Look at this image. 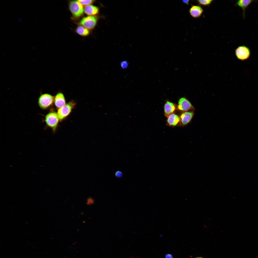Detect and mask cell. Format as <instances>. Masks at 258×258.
Returning <instances> with one entry per match:
<instances>
[{
	"mask_svg": "<svg viewBox=\"0 0 258 258\" xmlns=\"http://www.w3.org/2000/svg\"><path fill=\"white\" fill-rule=\"evenodd\" d=\"M69 8L73 16L75 19H78L83 15L84 8L83 5L78 0L70 1Z\"/></svg>",
	"mask_w": 258,
	"mask_h": 258,
	"instance_id": "1",
	"label": "cell"
},
{
	"mask_svg": "<svg viewBox=\"0 0 258 258\" xmlns=\"http://www.w3.org/2000/svg\"><path fill=\"white\" fill-rule=\"evenodd\" d=\"M54 97L50 94H43L38 99V104L41 108L46 109L52 105L54 101Z\"/></svg>",
	"mask_w": 258,
	"mask_h": 258,
	"instance_id": "2",
	"label": "cell"
},
{
	"mask_svg": "<svg viewBox=\"0 0 258 258\" xmlns=\"http://www.w3.org/2000/svg\"><path fill=\"white\" fill-rule=\"evenodd\" d=\"M75 105L74 102H70L59 108L58 110L57 114L60 120H62L68 116Z\"/></svg>",
	"mask_w": 258,
	"mask_h": 258,
	"instance_id": "3",
	"label": "cell"
},
{
	"mask_svg": "<svg viewBox=\"0 0 258 258\" xmlns=\"http://www.w3.org/2000/svg\"><path fill=\"white\" fill-rule=\"evenodd\" d=\"M59 119L57 113L55 112H51L46 115L45 121L47 125L55 131L58 126Z\"/></svg>",
	"mask_w": 258,
	"mask_h": 258,
	"instance_id": "4",
	"label": "cell"
},
{
	"mask_svg": "<svg viewBox=\"0 0 258 258\" xmlns=\"http://www.w3.org/2000/svg\"><path fill=\"white\" fill-rule=\"evenodd\" d=\"M98 18L95 16H88L82 18L79 24L89 29H93L96 26Z\"/></svg>",
	"mask_w": 258,
	"mask_h": 258,
	"instance_id": "5",
	"label": "cell"
},
{
	"mask_svg": "<svg viewBox=\"0 0 258 258\" xmlns=\"http://www.w3.org/2000/svg\"><path fill=\"white\" fill-rule=\"evenodd\" d=\"M235 54L237 58L243 60L247 59L250 57L251 51L248 47L244 45L238 46L235 50Z\"/></svg>",
	"mask_w": 258,
	"mask_h": 258,
	"instance_id": "6",
	"label": "cell"
},
{
	"mask_svg": "<svg viewBox=\"0 0 258 258\" xmlns=\"http://www.w3.org/2000/svg\"><path fill=\"white\" fill-rule=\"evenodd\" d=\"M177 109L183 112L188 111H194L195 108L190 102L186 98L183 97L180 98L179 100L177 106Z\"/></svg>",
	"mask_w": 258,
	"mask_h": 258,
	"instance_id": "7",
	"label": "cell"
},
{
	"mask_svg": "<svg viewBox=\"0 0 258 258\" xmlns=\"http://www.w3.org/2000/svg\"><path fill=\"white\" fill-rule=\"evenodd\" d=\"M194 115V111H188L183 112L180 116V122L182 125L185 126L190 123Z\"/></svg>",
	"mask_w": 258,
	"mask_h": 258,
	"instance_id": "8",
	"label": "cell"
},
{
	"mask_svg": "<svg viewBox=\"0 0 258 258\" xmlns=\"http://www.w3.org/2000/svg\"><path fill=\"white\" fill-rule=\"evenodd\" d=\"M203 11V9L200 6L193 5L190 9L189 12L190 14L192 17L197 18L201 15Z\"/></svg>",
	"mask_w": 258,
	"mask_h": 258,
	"instance_id": "9",
	"label": "cell"
},
{
	"mask_svg": "<svg viewBox=\"0 0 258 258\" xmlns=\"http://www.w3.org/2000/svg\"><path fill=\"white\" fill-rule=\"evenodd\" d=\"M84 12L89 16H95L99 12V9L97 6L91 5L85 6L84 8Z\"/></svg>",
	"mask_w": 258,
	"mask_h": 258,
	"instance_id": "10",
	"label": "cell"
},
{
	"mask_svg": "<svg viewBox=\"0 0 258 258\" xmlns=\"http://www.w3.org/2000/svg\"><path fill=\"white\" fill-rule=\"evenodd\" d=\"M54 102L56 107L58 108H59L65 105V100L63 94L60 92L58 93L54 98Z\"/></svg>",
	"mask_w": 258,
	"mask_h": 258,
	"instance_id": "11",
	"label": "cell"
},
{
	"mask_svg": "<svg viewBox=\"0 0 258 258\" xmlns=\"http://www.w3.org/2000/svg\"><path fill=\"white\" fill-rule=\"evenodd\" d=\"M175 109V106L174 103L168 101H167L164 106L165 116L167 117L169 115L174 113Z\"/></svg>",
	"mask_w": 258,
	"mask_h": 258,
	"instance_id": "12",
	"label": "cell"
},
{
	"mask_svg": "<svg viewBox=\"0 0 258 258\" xmlns=\"http://www.w3.org/2000/svg\"><path fill=\"white\" fill-rule=\"evenodd\" d=\"M167 118V124L168 125L170 126H176L180 121V117L177 114L173 113L169 115Z\"/></svg>",
	"mask_w": 258,
	"mask_h": 258,
	"instance_id": "13",
	"label": "cell"
},
{
	"mask_svg": "<svg viewBox=\"0 0 258 258\" xmlns=\"http://www.w3.org/2000/svg\"><path fill=\"white\" fill-rule=\"evenodd\" d=\"M254 1L252 0H240L236 3V5L240 7L243 11V17L244 19L245 15V10L247 7Z\"/></svg>",
	"mask_w": 258,
	"mask_h": 258,
	"instance_id": "14",
	"label": "cell"
},
{
	"mask_svg": "<svg viewBox=\"0 0 258 258\" xmlns=\"http://www.w3.org/2000/svg\"><path fill=\"white\" fill-rule=\"evenodd\" d=\"M76 32L78 34L83 37L87 36L90 33L89 29L81 25L77 27Z\"/></svg>",
	"mask_w": 258,
	"mask_h": 258,
	"instance_id": "15",
	"label": "cell"
},
{
	"mask_svg": "<svg viewBox=\"0 0 258 258\" xmlns=\"http://www.w3.org/2000/svg\"><path fill=\"white\" fill-rule=\"evenodd\" d=\"M77 0L83 5L85 6L91 5L95 1L93 0Z\"/></svg>",
	"mask_w": 258,
	"mask_h": 258,
	"instance_id": "16",
	"label": "cell"
},
{
	"mask_svg": "<svg viewBox=\"0 0 258 258\" xmlns=\"http://www.w3.org/2000/svg\"><path fill=\"white\" fill-rule=\"evenodd\" d=\"M213 1L212 0H199L197 1L199 4L205 6L210 5Z\"/></svg>",
	"mask_w": 258,
	"mask_h": 258,
	"instance_id": "17",
	"label": "cell"
},
{
	"mask_svg": "<svg viewBox=\"0 0 258 258\" xmlns=\"http://www.w3.org/2000/svg\"><path fill=\"white\" fill-rule=\"evenodd\" d=\"M94 203V199L91 197H89L87 199L86 204L88 205H90L93 204Z\"/></svg>",
	"mask_w": 258,
	"mask_h": 258,
	"instance_id": "18",
	"label": "cell"
},
{
	"mask_svg": "<svg viewBox=\"0 0 258 258\" xmlns=\"http://www.w3.org/2000/svg\"><path fill=\"white\" fill-rule=\"evenodd\" d=\"M128 63L126 61H122L120 64L121 66L123 69L126 68L128 67Z\"/></svg>",
	"mask_w": 258,
	"mask_h": 258,
	"instance_id": "19",
	"label": "cell"
},
{
	"mask_svg": "<svg viewBox=\"0 0 258 258\" xmlns=\"http://www.w3.org/2000/svg\"><path fill=\"white\" fill-rule=\"evenodd\" d=\"M123 175V174L121 172L118 171H117L115 174V175L117 177H120Z\"/></svg>",
	"mask_w": 258,
	"mask_h": 258,
	"instance_id": "20",
	"label": "cell"
},
{
	"mask_svg": "<svg viewBox=\"0 0 258 258\" xmlns=\"http://www.w3.org/2000/svg\"><path fill=\"white\" fill-rule=\"evenodd\" d=\"M166 258H173L172 255L170 254H167L165 257Z\"/></svg>",
	"mask_w": 258,
	"mask_h": 258,
	"instance_id": "21",
	"label": "cell"
},
{
	"mask_svg": "<svg viewBox=\"0 0 258 258\" xmlns=\"http://www.w3.org/2000/svg\"><path fill=\"white\" fill-rule=\"evenodd\" d=\"M189 1V0H183L182 2L184 3L188 4Z\"/></svg>",
	"mask_w": 258,
	"mask_h": 258,
	"instance_id": "22",
	"label": "cell"
},
{
	"mask_svg": "<svg viewBox=\"0 0 258 258\" xmlns=\"http://www.w3.org/2000/svg\"><path fill=\"white\" fill-rule=\"evenodd\" d=\"M202 258V257H197V258Z\"/></svg>",
	"mask_w": 258,
	"mask_h": 258,
	"instance_id": "23",
	"label": "cell"
}]
</instances>
